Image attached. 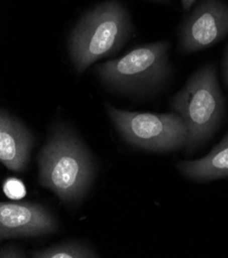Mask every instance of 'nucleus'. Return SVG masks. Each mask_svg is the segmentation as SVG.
Segmentation results:
<instances>
[{"mask_svg": "<svg viewBox=\"0 0 228 258\" xmlns=\"http://www.w3.org/2000/svg\"><path fill=\"white\" fill-rule=\"evenodd\" d=\"M39 182L66 204H79L90 191L95 179L91 152L71 128L59 126L39 157Z\"/></svg>", "mask_w": 228, "mask_h": 258, "instance_id": "1", "label": "nucleus"}, {"mask_svg": "<svg viewBox=\"0 0 228 258\" xmlns=\"http://www.w3.org/2000/svg\"><path fill=\"white\" fill-rule=\"evenodd\" d=\"M171 107L185 122L184 150L186 156H191L213 138L226 115V102L215 66L208 64L194 72L174 95Z\"/></svg>", "mask_w": 228, "mask_h": 258, "instance_id": "2", "label": "nucleus"}, {"mask_svg": "<svg viewBox=\"0 0 228 258\" xmlns=\"http://www.w3.org/2000/svg\"><path fill=\"white\" fill-rule=\"evenodd\" d=\"M128 11L117 0L101 4L87 13L69 39V53L75 69L84 72L92 64L114 55L131 36Z\"/></svg>", "mask_w": 228, "mask_h": 258, "instance_id": "3", "label": "nucleus"}, {"mask_svg": "<svg viewBox=\"0 0 228 258\" xmlns=\"http://www.w3.org/2000/svg\"><path fill=\"white\" fill-rule=\"evenodd\" d=\"M100 80L108 88L123 92L146 94L157 91L169 80V42L144 44L124 56L109 60L96 68Z\"/></svg>", "mask_w": 228, "mask_h": 258, "instance_id": "4", "label": "nucleus"}, {"mask_svg": "<svg viewBox=\"0 0 228 258\" xmlns=\"http://www.w3.org/2000/svg\"><path fill=\"white\" fill-rule=\"evenodd\" d=\"M108 115L120 136L132 145L151 152L184 149L187 128L176 112H132L106 105Z\"/></svg>", "mask_w": 228, "mask_h": 258, "instance_id": "5", "label": "nucleus"}, {"mask_svg": "<svg viewBox=\"0 0 228 258\" xmlns=\"http://www.w3.org/2000/svg\"><path fill=\"white\" fill-rule=\"evenodd\" d=\"M228 36V6L222 0H201L184 20L179 49L191 54L217 44Z\"/></svg>", "mask_w": 228, "mask_h": 258, "instance_id": "6", "label": "nucleus"}, {"mask_svg": "<svg viewBox=\"0 0 228 258\" xmlns=\"http://www.w3.org/2000/svg\"><path fill=\"white\" fill-rule=\"evenodd\" d=\"M58 227L56 217L42 205L0 202V240L45 236Z\"/></svg>", "mask_w": 228, "mask_h": 258, "instance_id": "7", "label": "nucleus"}, {"mask_svg": "<svg viewBox=\"0 0 228 258\" xmlns=\"http://www.w3.org/2000/svg\"><path fill=\"white\" fill-rule=\"evenodd\" d=\"M33 145L34 138L27 128L15 117L0 111V163L12 171H24Z\"/></svg>", "mask_w": 228, "mask_h": 258, "instance_id": "8", "label": "nucleus"}, {"mask_svg": "<svg viewBox=\"0 0 228 258\" xmlns=\"http://www.w3.org/2000/svg\"><path fill=\"white\" fill-rule=\"evenodd\" d=\"M177 169L182 176L196 182L228 178V132L206 157L181 161L177 164Z\"/></svg>", "mask_w": 228, "mask_h": 258, "instance_id": "9", "label": "nucleus"}, {"mask_svg": "<svg viewBox=\"0 0 228 258\" xmlns=\"http://www.w3.org/2000/svg\"><path fill=\"white\" fill-rule=\"evenodd\" d=\"M36 258H94L99 257L98 253L89 245L79 242L69 241L55 245L31 253Z\"/></svg>", "mask_w": 228, "mask_h": 258, "instance_id": "10", "label": "nucleus"}, {"mask_svg": "<svg viewBox=\"0 0 228 258\" xmlns=\"http://www.w3.org/2000/svg\"><path fill=\"white\" fill-rule=\"evenodd\" d=\"M3 188L5 195L11 200H21L26 197L27 194L24 182L21 179L15 177L8 178L3 185Z\"/></svg>", "mask_w": 228, "mask_h": 258, "instance_id": "11", "label": "nucleus"}, {"mask_svg": "<svg viewBox=\"0 0 228 258\" xmlns=\"http://www.w3.org/2000/svg\"><path fill=\"white\" fill-rule=\"evenodd\" d=\"M25 253L21 248L15 245H8L0 248V258L8 257V258H18V257H25Z\"/></svg>", "mask_w": 228, "mask_h": 258, "instance_id": "12", "label": "nucleus"}, {"mask_svg": "<svg viewBox=\"0 0 228 258\" xmlns=\"http://www.w3.org/2000/svg\"><path fill=\"white\" fill-rule=\"evenodd\" d=\"M222 70H223V81L225 86L228 88V45L225 48L224 57L222 61Z\"/></svg>", "mask_w": 228, "mask_h": 258, "instance_id": "13", "label": "nucleus"}, {"mask_svg": "<svg viewBox=\"0 0 228 258\" xmlns=\"http://www.w3.org/2000/svg\"><path fill=\"white\" fill-rule=\"evenodd\" d=\"M196 2V0H181V4H182V7L185 11H188L190 10V8L193 6V4Z\"/></svg>", "mask_w": 228, "mask_h": 258, "instance_id": "14", "label": "nucleus"}, {"mask_svg": "<svg viewBox=\"0 0 228 258\" xmlns=\"http://www.w3.org/2000/svg\"><path fill=\"white\" fill-rule=\"evenodd\" d=\"M156 2H165V0H156Z\"/></svg>", "mask_w": 228, "mask_h": 258, "instance_id": "15", "label": "nucleus"}]
</instances>
